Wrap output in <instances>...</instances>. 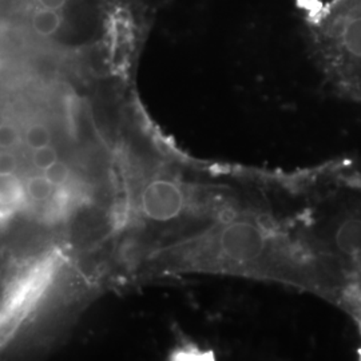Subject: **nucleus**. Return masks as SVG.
Wrapping results in <instances>:
<instances>
[{"label": "nucleus", "instance_id": "nucleus-1", "mask_svg": "<svg viewBox=\"0 0 361 361\" xmlns=\"http://www.w3.org/2000/svg\"><path fill=\"white\" fill-rule=\"evenodd\" d=\"M297 201L338 281L336 307L361 340V164L334 159L290 170Z\"/></svg>", "mask_w": 361, "mask_h": 361}, {"label": "nucleus", "instance_id": "nucleus-2", "mask_svg": "<svg viewBox=\"0 0 361 361\" xmlns=\"http://www.w3.org/2000/svg\"><path fill=\"white\" fill-rule=\"evenodd\" d=\"M310 50L326 82L361 104V0H328L308 18Z\"/></svg>", "mask_w": 361, "mask_h": 361}, {"label": "nucleus", "instance_id": "nucleus-3", "mask_svg": "<svg viewBox=\"0 0 361 361\" xmlns=\"http://www.w3.org/2000/svg\"><path fill=\"white\" fill-rule=\"evenodd\" d=\"M141 204L146 217L154 221H170L182 213L185 194L174 182L157 180L143 190Z\"/></svg>", "mask_w": 361, "mask_h": 361}, {"label": "nucleus", "instance_id": "nucleus-4", "mask_svg": "<svg viewBox=\"0 0 361 361\" xmlns=\"http://www.w3.org/2000/svg\"><path fill=\"white\" fill-rule=\"evenodd\" d=\"M31 25L34 31L40 37H50L54 35L62 25V16L55 10L40 8L34 13Z\"/></svg>", "mask_w": 361, "mask_h": 361}, {"label": "nucleus", "instance_id": "nucleus-5", "mask_svg": "<svg viewBox=\"0 0 361 361\" xmlns=\"http://www.w3.org/2000/svg\"><path fill=\"white\" fill-rule=\"evenodd\" d=\"M27 192L35 201H46L54 193V185L46 176L32 177L27 183Z\"/></svg>", "mask_w": 361, "mask_h": 361}, {"label": "nucleus", "instance_id": "nucleus-6", "mask_svg": "<svg viewBox=\"0 0 361 361\" xmlns=\"http://www.w3.org/2000/svg\"><path fill=\"white\" fill-rule=\"evenodd\" d=\"M20 195V182L13 174H0V201L13 202Z\"/></svg>", "mask_w": 361, "mask_h": 361}, {"label": "nucleus", "instance_id": "nucleus-7", "mask_svg": "<svg viewBox=\"0 0 361 361\" xmlns=\"http://www.w3.org/2000/svg\"><path fill=\"white\" fill-rule=\"evenodd\" d=\"M50 141H51V134L43 125H39V123L32 125L26 131V142L32 150L50 145Z\"/></svg>", "mask_w": 361, "mask_h": 361}, {"label": "nucleus", "instance_id": "nucleus-8", "mask_svg": "<svg viewBox=\"0 0 361 361\" xmlns=\"http://www.w3.org/2000/svg\"><path fill=\"white\" fill-rule=\"evenodd\" d=\"M58 161V154L55 152V149L51 147L50 145L47 146H43L40 149L34 150V154H32V164L40 169V170H46V169L50 168L52 164H55Z\"/></svg>", "mask_w": 361, "mask_h": 361}, {"label": "nucleus", "instance_id": "nucleus-9", "mask_svg": "<svg viewBox=\"0 0 361 361\" xmlns=\"http://www.w3.org/2000/svg\"><path fill=\"white\" fill-rule=\"evenodd\" d=\"M44 176L47 177V180L51 182L54 186H59L63 185L67 177H68V168L66 166L63 162L56 161L55 164H52L51 166L44 170Z\"/></svg>", "mask_w": 361, "mask_h": 361}, {"label": "nucleus", "instance_id": "nucleus-10", "mask_svg": "<svg viewBox=\"0 0 361 361\" xmlns=\"http://www.w3.org/2000/svg\"><path fill=\"white\" fill-rule=\"evenodd\" d=\"M19 141V133L11 125L3 123L0 126V147L10 149Z\"/></svg>", "mask_w": 361, "mask_h": 361}, {"label": "nucleus", "instance_id": "nucleus-11", "mask_svg": "<svg viewBox=\"0 0 361 361\" xmlns=\"http://www.w3.org/2000/svg\"><path fill=\"white\" fill-rule=\"evenodd\" d=\"M16 168V158L10 153L0 154V174H13Z\"/></svg>", "mask_w": 361, "mask_h": 361}, {"label": "nucleus", "instance_id": "nucleus-12", "mask_svg": "<svg viewBox=\"0 0 361 361\" xmlns=\"http://www.w3.org/2000/svg\"><path fill=\"white\" fill-rule=\"evenodd\" d=\"M39 3H40V6L43 8L59 11V10H62L65 7L67 0H39Z\"/></svg>", "mask_w": 361, "mask_h": 361}, {"label": "nucleus", "instance_id": "nucleus-13", "mask_svg": "<svg viewBox=\"0 0 361 361\" xmlns=\"http://www.w3.org/2000/svg\"><path fill=\"white\" fill-rule=\"evenodd\" d=\"M4 123V119H3V116H1V113H0V126Z\"/></svg>", "mask_w": 361, "mask_h": 361}]
</instances>
